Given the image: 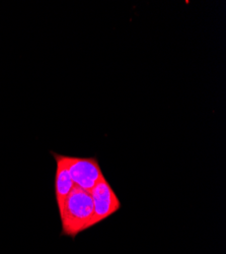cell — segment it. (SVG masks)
<instances>
[{"mask_svg": "<svg viewBox=\"0 0 226 254\" xmlns=\"http://www.w3.org/2000/svg\"><path fill=\"white\" fill-rule=\"evenodd\" d=\"M90 193L93 202V226L110 218L121 208V201L106 177H102Z\"/></svg>", "mask_w": 226, "mask_h": 254, "instance_id": "3", "label": "cell"}, {"mask_svg": "<svg viewBox=\"0 0 226 254\" xmlns=\"http://www.w3.org/2000/svg\"><path fill=\"white\" fill-rule=\"evenodd\" d=\"M63 162L65 163L70 177L75 186L90 192L96 183L105 177L96 158H78L63 156Z\"/></svg>", "mask_w": 226, "mask_h": 254, "instance_id": "2", "label": "cell"}, {"mask_svg": "<svg viewBox=\"0 0 226 254\" xmlns=\"http://www.w3.org/2000/svg\"><path fill=\"white\" fill-rule=\"evenodd\" d=\"M61 235L75 238L79 233L93 227V202L90 192L74 186L62 206L58 208Z\"/></svg>", "mask_w": 226, "mask_h": 254, "instance_id": "1", "label": "cell"}, {"mask_svg": "<svg viewBox=\"0 0 226 254\" xmlns=\"http://www.w3.org/2000/svg\"><path fill=\"white\" fill-rule=\"evenodd\" d=\"M56 161V174H55V198L58 208L62 206L66 197L71 192V190L75 186L68 169L62 160V157L59 154L51 153Z\"/></svg>", "mask_w": 226, "mask_h": 254, "instance_id": "4", "label": "cell"}]
</instances>
